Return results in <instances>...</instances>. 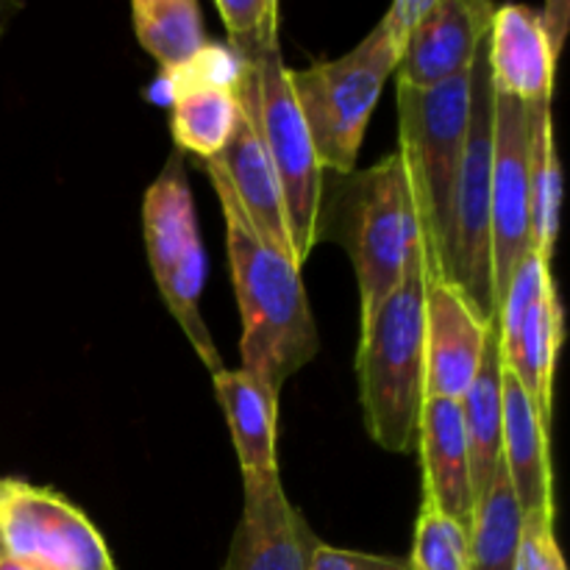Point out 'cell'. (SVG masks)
I'll return each mask as SVG.
<instances>
[{"label": "cell", "mask_w": 570, "mask_h": 570, "mask_svg": "<svg viewBox=\"0 0 570 570\" xmlns=\"http://www.w3.org/2000/svg\"><path fill=\"white\" fill-rule=\"evenodd\" d=\"M206 173L226 217L228 267L243 317V371L282 393L321 348L304 278L289 256L250 226L215 161H206Z\"/></svg>", "instance_id": "obj_1"}, {"label": "cell", "mask_w": 570, "mask_h": 570, "mask_svg": "<svg viewBox=\"0 0 570 570\" xmlns=\"http://www.w3.org/2000/svg\"><path fill=\"white\" fill-rule=\"evenodd\" d=\"M434 271L426 248L406 265L404 278L362 326L356 373L362 410L376 445L406 454L417 443V421L423 410L426 354H423V298L426 276Z\"/></svg>", "instance_id": "obj_2"}, {"label": "cell", "mask_w": 570, "mask_h": 570, "mask_svg": "<svg viewBox=\"0 0 570 570\" xmlns=\"http://www.w3.org/2000/svg\"><path fill=\"white\" fill-rule=\"evenodd\" d=\"M337 178L332 215L321 220V226L328 223L332 237L348 250L360 284L362 326H367L379 306L399 287L412 256L426 248V239L399 150L367 170Z\"/></svg>", "instance_id": "obj_3"}, {"label": "cell", "mask_w": 570, "mask_h": 570, "mask_svg": "<svg viewBox=\"0 0 570 570\" xmlns=\"http://www.w3.org/2000/svg\"><path fill=\"white\" fill-rule=\"evenodd\" d=\"M237 53L243 56L239 89L248 98L256 128L282 187L295 265L304 267L317 245L326 173L317 161L304 115L289 87V67L284 65L282 39H278V9L267 17L254 42L239 48Z\"/></svg>", "instance_id": "obj_4"}, {"label": "cell", "mask_w": 570, "mask_h": 570, "mask_svg": "<svg viewBox=\"0 0 570 570\" xmlns=\"http://www.w3.org/2000/svg\"><path fill=\"white\" fill-rule=\"evenodd\" d=\"M468 128V76L434 89L399 87V154L415 195L426 254L449 282L454 195Z\"/></svg>", "instance_id": "obj_5"}, {"label": "cell", "mask_w": 570, "mask_h": 570, "mask_svg": "<svg viewBox=\"0 0 570 570\" xmlns=\"http://www.w3.org/2000/svg\"><path fill=\"white\" fill-rule=\"evenodd\" d=\"M395 67L399 53L371 31L340 59L289 70V87L323 173L351 176L356 170L367 120Z\"/></svg>", "instance_id": "obj_6"}, {"label": "cell", "mask_w": 570, "mask_h": 570, "mask_svg": "<svg viewBox=\"0 0 570 570\" xmlns=\"http://www.w3.org/2000/svg\"><path fill=\"white\" fill-rule=\"evenodd\" d=\"M145 248L167 309L184 328L195 354L215 373L223 371L217 345L200 317V293L206 278V256L198 217L181 156H170L161 176L148 187L142 200Z\"/></svg>", "instance_id": "obj_7"}, {"label": "cell", "mask_w": 570, "mask_h": 570, "mask_svg": "<svg viewBox=\"0 0 570 570\" xmlns=\"http://www.w3.org/2000/svg\"><path fill=\"white\" fill-rule=\"evenodd\" d=\"M493 72L488 33L468 70V128L454 195V250L449 282L468 304L493 321V267H490V176H493Z\"/></svg>", "instance_id": "obj_8"}, {"label": "cell", "mask_w": 570, "mask_h": 570, "mask_svg": "<svg viewBox=\"0 0 570 570\" xmlns=\"http://www.w3.org/2000/svg\"><path fill=\"white\" fill-rule=\"evenodd\" d=\"M0 557L22 570H117L78 507L20 479H0Z\"/></svg>", "instance_id": "obj_9"}, {"label": "cell", "mask_w": 570, "mask_h": 570, "mask_svg": "<svg viewBox=\"0 0 570 570\" xmlns=\"http://www.w3.org/2000/svg\"><path fill=\"white\" fill-rule=\"evenodd\" d=\"M501 362L532 399L540 421L551 429L554 365L562 343V306L551 265L529 250L515 267L499 306Z\"/></svg>", "instance_id": "obj_10"}, {"label": "cell", "mask_w": 570, "mask_h": 570, "mask_svg": "<svg viewBox=\"0 0 570 570\" xmlns=\"http://www.w3.org/2000/svg\"><path fill=\"white\" fill-rule=\"evenodd\" d=\"M529 250H532V232H529L527 104L495 92L493 176H490V267H493L495 315L510 287L512 273Z\"/></svg>", "instance_id": "obj_11"}, {"label": "cell", "mask_w": 570, "mask_h": 570, "mask_svg": "<svg viewBox=\"0 0 570 570\" xmlns=\"http://www.w3.org/2000/svg\"><path fill=\"white\" fill-rule=\"evenodd\" d=\"M495 321V317H493ZM493 321H484L465 295L438 271L426 276L423 298V354H426V399L462 401L482 362L484 340Z\"/></svg>", "instance_id": "obj_12"}, {"label": "cell", "mask_w": 570, "mask_h": 570, "mask_svg": "<svg viewBox=\"0 0 570 570\" xmlns=\"http://www.w3.org/2000/svg\"><path fill=\"white\" fill-rule=\"evenodd\" d=\"M243 515L223 570H309L321 540L289 504L282 476L243 479Z\"/></svg>", "instance_id": "obj_13"}, {"label": "cell", "mask_w": 570, "mask_h": 570, "mask_svg": "<svg viewBox=\"0 0 570 570\" xmlns=\"http://www.w3.org/2000/svg\"><path fill=\"white\" fill-rule=\"evenodd\" d=\"M495 9L499 6L482 0H438L401 53L395 67L399 87L434 89L468 76Z\"/></svg>", "instance_id": "obj_14"}, {"label": "cell", "mask_w": 570, "mask_h": 570, "mask_svg": "<svg viewBox=\"0 0 570 570\" xmlns=\"http://www.w3.org/2000/svg\"><path fill=\"white\" fill-rule=\"evenodd\" d=\"M234 95H237V120H234V131L232 137H228L226 148L220 150V156H215V159L209 161H215L217 170L223 173V178H226L234 198L243 206L250 226H254L273 248H278L284 256H289V259L295 262L276 170H273V161L271 156H267L265 142H262L259 128H256L254 111H250V104L248 98H245L243 89H239V83L237 89H234Z\"/></svg>", "instance_id": "obj_15"}, {"label": "cell", "mask_w": 570, "mask_h": 570, "mask_svg": "<svg viewBox=\"0 0 570 570\" xmlns=\"http://www.w3.org/2000/svg\"><path fill=\"white\" fill-rule=\"evenodd\" d=\"M488 56L495 92L527 106L551 100L560 53L551 48L538 11L527 6H499L490 20Z\"/></svg>", "instance_id": "obj_16"}, {"label": "cell", "mask_w": 570, "mask_h": 570, "mask_svg": "<svg viewBox=\"0 0 570 570\" xmlns=\"http://www.w3.org/2000/svg\"><path fill=\"white\" fill-rule=\"evenodd\" d=\"M423 462V501L471 529L473 490L460 401L426 399L417 421Z\"/></svg>", "instance_id": "obj_17"}, {"label": "cell", "mask_w": 570, "mask_h": 570, "mask_svg": "<svg viewBox=\"0 0 570 570\" xmlns=\"http://www.w3.org/2000/svg\"><path fill=\"white\" fill-rule=\"evenodd\" d=\"M501 465L510 476L523 515H554L551 499L549 429L532 399L504 367V415H501Z\"/></svg>", "instance_id": "obj_18"}, {"label": "cell", "mask_w": 570, "mask_h": 570, "mask_svg": "<svg viewBox=\"0 0 570 570\" xmlns=\"http://www.w3.org/2000/svg\"><path fill=\"white\" fill-rule=\"evenodd\" d=\"M217 401L226 412L228 432L237 449L243 479H273L278 473L276 460V421L278 393L250 373L226 371L212 376Z\"/></svg>", "instance_id": "obj_19"}, {"label": "cell", "mask_w": 570, "mask_h": 570, "mask_svg": "<svg viewBox=\"0 0 570 570\" xmlns=\"http://www.w3.org/2000/svg\"><path fill=\"white\" fill-rule=\"evenodd\" d=\"M471 462L473 507L484 499L501 462V415H504V362H501L499 317L490 323L482 362L460 401Z\"/></svg>", "instance_id": "obj_20"}, {"label": "cell", "mask_w": 570, "mask_h": 570, "mask_svg": "<svg viewBox=\"0 0 570 570\" xmlns=\"http://www.w3.org/2000/svg\"><path fill=\"white\" fill-rule=\"evenodd\" d=\"M529 122V232L532 250L551 265L560 232L562 173L554 145L551 100L527 106Z\"/></svg>", "instance_id": "obj_21"}, {"label": "cell", "mask_w": 570, "mask_h": 570, "mask_svg": "<svg viewBox=\"0 0 570 570\" xmlns=\"http://www.w3.org/2000/svg\"><path fill=\"white\" fill-rule=\"evenodd\" d=\"M131 17L139 45L165 72L181 67L206 45L204 17L195 0H134Z\"/></svg>", "instance_id": "obj_22"}, {"label": "cell", "mask_w": 570, "mask_h": 570, "mask_svg": "<svg viewBox=\"0 0 570 570\" xmlns=\"http://www.w3.org/2000/svg\"><path fill=\"white\" fill-rule=\"evenodd\" d=\"M521 529L523 510L504 465L499 462L488 493L473 507L471 570H515Z\"/></svg>", "instance_id": "obj_23"}, {"label": "cell", "mask_w": 570, "mask_h": 570, "mask_svg": "<svg viewBox=\"0 0 570 570\" xmlns=\"http://www.w3.org/2000/svg\"><path fill=\"white\" fill-rule=\"evenodd\" d=\"M173 137L187 154L204 161L220 156L237 120L234 89L200 87L173 95Z\"/></svg>", "instance_id": "obj_24"}, {"label": "cell", "mask_w": 570, "mask_h": 570, "mask_svg": "<svg viewBox=\"0 0 570 570\" xmlns=\"http://www.w3.org/2000/svg\"><path fill=\"white\" fill-rule=\"evenodd\" d=\"M406 562L412 570H471V529L423 501Z\"/></svg>", "instance_id": "obj_25"}, {"label": "cell", "mask_w": 570, "mask_h": 570, "mask_svg": "<svg viewBox=\"0 0 570 570\" xmlns=\"http://www.w3.org/2000/svg\"><path fill=\"white\" fill-rule=\"evenodd\" d=\"M239 76H243V56L232 45H212L206 42L189 61H184L176 70L165 72V83L170 89V98L187 89L200 87H220L237 89Z\"/></svg>", "instance_id": "obj_26"}, {"label": "cell", "mask_w": 570, "mask_h": 570, "mask_svg": "<svg viewBox=\"0 0 570 570\" xmlns=\"http://www.w3.org/2000/svg\"><path fill=\"white\" fill-rule=\"evenodd\" d=\"M515 570H568L554 538V515H523Z\"/></svg>", "instance_id": "obj_27"}, {"label": "cell", "mask_w": 570, "mask_h": 570, "mask_svg": "<svg viewBox=\"0 0 570 570\" xmlns=\"http://www.w3.org/2000/svg\"><path fill=\"white\" fill-rule=\"evenodd\" d=\"M215 9L226 26L232 48L239 50L254 42L259 28L278 9V3L273 0H215Z\"/></svg>", "instance_id": "obj_28"}, {"label": "cell", "mask_w": 570, "mask_h": 570, "mask_svg": "<svg viewBox=\"0 0 570 570\" xmlns=\"http://www.w3.org/2000/svg\"><path fill=\"white\" fill-rule=\"evenodd\" d=\"M309 570H412L410 562L401 557L365 554V551L334 549V546L321 543L312 554Z\"/></svg>", "instance_id": "obj_29"}, {"label": "cell", "mask_w": 570, "mask_h": 570, "mask_svg": "<svg viewBox=\"0 0 570 570\" xmlns=\"http://www.w3.org/2000/svg\"><path fill=\"white\" fill-rule=\"evenodd\" d=\"M538 17H540V22H543V31H546V37H549L551 48L560 53L562 42H566V33H568L570 6L562 3V0H554V3H549L546 9H540Z\"/></svg>", "instance_id": "obj_30"}, {"label": "cell", "mask_w": 570, "mask_h": 570, "mask_svg": "<svg viewBox=\"0 0 570 570\" xmlns=\"http://www.w3.org/2000/svg\"><path fill=\"white\" fill-rule=\"evenodd\" d=\"M17 11H20V6H17V3H3V0H0V37H3V31H6V28H9L11 17H14Z\"/></svg>", "instance_id": "obj_31"}, {"label": "cell", "mask_w": 570, "mask_h": 570, "mask_svg": "<svg viewBox=\"0 0 570 570\" xmlns=\"http://www.w3.org/2000/svg\"><path fill=\"white\" fill-rule=\"evenodd\" d=\"M0 570H22V568L14 566V562L6 560V557H0Z\"/></svg>", "instance_id": "obj_32"}]
</instances>
